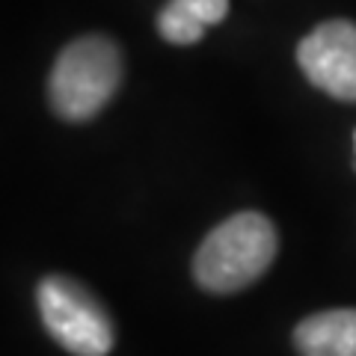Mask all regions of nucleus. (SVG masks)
<instances>
[{"label":"nucleus","mask_w":356,"mask_h":356,"mask_svg":"<svg viewBox=\"0 0 356 356\" xmlns=\"http://www.w3.org/2000/svg\"><path fill=\"white\" fill-rule=\"evenodd\" d=\"M353 149H356V134H353Z\"/></svg>","instance_id":"8"},{"label":"nucleus","mask_w":356,"mask_h":356,"mask_svg":"<svg viewBox=\"0 0 356 356\" xmlns=\"http://www.w3.org/2000/svg\"><path fill=\"white\" fill-rule=\"evenodd\" d=\"M122 81V54L107 36H81L60 51L48 95L60 119L86 122L102 110Z\"/></svg>","instance_id":"2"},{"label":"nucleus","mask_w":356,"mask_h":356,"mask_svg":"<svg viewBox=\"0 0 356 356\" xmlns=\"http://www.w3.org/2000/svg\"><path fill=\"white\" fill-rule=\"evenodd\" d=\"M280 241L259 211H238L211 229L193 255V280L211 294H235L273 264Z\"/></svg>","instance_id":"1"},{"label":"nucleus","mask_w":356,"mask_h":356,"mask_svg":"<svg viewBox=\"0 0 356 356\" xmlns=\"http://www.w3.org/2000/svg\"><path fill=\"white\" fill-rule=\"evenodd\" d=\"M178 6H184L196 21L202 24H220L229 15V0H175Z\"/></svg>","instance_id":"7"},{"label":"nucleus","mask_w":356,"mask_h":356,"mask_svg":"<svg viewBox=\"0 0 356 356\" xmlns=\"http://www.w3.org/2000/svg\"><path fill=\"white\" fill-rule=\"evenodd\" d=\"M300 356H356V309H327L294 330Z\"/></svg>","instance_id":"5"},{"label":"nucleus","mask_w":356,"mask_h":356,"mask_svg":"<svg viewBox=\"0 0 356 356\" xmlns=\"http://www.w3.org/2000/svg\"><path fill=\"white\" fill-rule=\"evenodd\" d=\"M36 306L51 339L72 356H107L116 332L107 309L72 276H44L36 285Z\"/></svg>","instance_id":"3"},{"label":"nucleus","mask_w":356,"mask_h":356,"mask_svg":"<svg viewBox=\"0 0 356 356\" xmlns=\"http://www.w3.org/2000/svg\"><path fill=\"white\" fill-rule=\"evenodd\" d=\"M297 63L312 86L339 102H356V24L332 18L306 33L297 44Z\"/></svg>","instance_id":"4"},{"label":"nucleus","mask_w":356,"mask_h":356,"mask_svg":"<svg viewBox=\"0 0 356 356\" xmlns=\"http://www.w3.org/2000/svg\"><path fill=\"white\" fill-rule=\"evenodd\" d=\"M158 30H161V36L172 44H193V42L202 39L205 24L196 21L184 6H178L175 0H170L158 15Z\"/></svg>","instance_id":"6"}]
</instances>
